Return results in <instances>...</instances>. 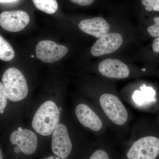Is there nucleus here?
<instances>
[{
  "label": "nucleus",
  "mask_w": 159,
  "mask_h": 159,
  "mask_svg": "<svg viewBox=\"0 0 159 159\" xmlns=\"http://www.w3.org/2000/svg\"><path fill=\"white\" fill-rule=\"evenodd\" d=\"M127 138L122 159H159V127L155 120L140 118Z\"/></svg>",
  "instance_id": "nucleus-1"
},
{
  "label": "nucleus",
  "mask_w": 159,
  "mask_h": 159,
  "mask_svg": "<svg viewBox=\"0 0 159 159\" xmlns=\"http://www.w3.org/2000/svg\"><path fill=\"white\" fill-rule=\"evenodd\" d=\"M76 118L80 124L94 134L97 139L107 136L111 130L105 116L96 105L93 107L81 102L75 109Z\"/></svg>",
  "instance_id": "nucleus-2"
},
{
  "label": "nucleus",
  "mask_w": 159,
  "mask_h": 159,
  "mask_svg": "<svg viewBox=\"0 0 159 159\" xmlns=\"http://www.w3.org/2000/svg\"><path fill=\"white\" fill-rule=\"evenodd\" d=\"M60 119V111L56 103L48 100L38 109L32 119V128L38 134L48 136L51 135Z\"/></svg>",
  "instance_id": "nucleus-3"
},
{
  "label": "nucleus",
  "mask_w": 159,
  "mask_h": 159,
  "mask_svg": "<svg viewBox=\"0 0 159 159\" xmlns=\"http://www.w3.org/2000/svg\"><path fill=\"white\" fill-rule=\"evenodd\" d=\"M3 84L8 99L18 102L25 99L29 93V87L25 77L20 70L16 68L7 69L2 77Z\"/></svg>",
  "instance_id": "nucleus-4"
},
{
  "label": "nucleus",
  "mask_w": 159,
  "mask_h": 159,
  "mask_svg": "<svg viewBox=\"0 0 159 159\" xmlns=\"http://www.w3.org/2000/svg\"><path fill=\"white\" fill-rule=\"evenodd\" d=\"M51 147L54 154L61 159L68 157L72 152L73 142L67 127L64 124L58 123L53 132Z\"/></svg>",
  "instance_id": "nucleus-5"
},
{
  "label": "nucleus",
  "mask_w": 159,
  "mask_h": 159,
  "mask_svg": "<svg viewBox=\"0 0 159 159\" xmlns=\"http://www.w3.org/2000/svg\"><path fill=\"white\" fill-rule=\"evenodd\" d=\"M98 71L103 77L111 79H126L131 74V71L126 64L114 58L102 61L98 65Z\"/></svg>",
  "instance_id": "nucleus-6"
},
{
  "label": "nucleus",
  "mask_w": 159,
  "mask_h": 159,
  "mask_svg": "<svg viewBox=\"0 0 159 159\" xmlns=\"http://www.w3.org/2000/svg\"><path fill=\"white\" fill-rule=\"evenodd\" d=\"M68 52V49L66 46L61 45L50 40L39 42L35 48L37 58L43 62L50 63L60 60Z\"/></svg>",
  "instance_id": "nucleus-7"
},
{
  "label": "nucleus",
  "mask_w": 159,
  "mask_h": 159,
  "mask_svg": "<svg viewBox=\"0 0 159 159\" xmlns=\"http://www.w3.org/2000/svg\"><path fill=\"white\" fill-rule=\"evenodd\" d=\"M123 41L121 34L108 33L99 38L92 46L91 54L95 57H100L113 53L121 47Z\"/></svg>",
  "instance_id": "nucleus-8"
},
{
  "label": "nucleus",
  "mask_w": 159,
  "mask_h": 159,
  "mask_svg": "<svg viewBox=\"0 0 159 159\" xmlns=\"http://www.w3.org/2000/svg\"><path fill=\"white\" fill-rule=\"evenodd\" d=\"M117 142L107 136L97 139L88 159H122V153L117 149Z\"/></svg>",
  "instance_id": "nucleus-9"
},
{
  "label": "nucleus",
  "mask_w": 159,
  "mask_h": 159,
  "mask_svg": "<svg viewBox=\"0 0 159 159\" xmlns=\"http://www.w3.org/2000/svg\"><path fill=\"white\" fill-rule=\"evenodd\" d=\"M30 20V16L26 11H5L0 14V26L6 31L18 32L25 28Z\"/></svg>",
  "instance_id": "nucleus-10"
},
{
  "label": "nucleus",
  "mask_w": 159,
  "mask_h": 159,
  "mask_svg": "<svg viewBox=\"0 0 159 159\" xmlns=\"http://www.w3.org/2000/svg\"><path fill=\"white\" fill-rule=\"evenodd\" d=\"M10 142L16 145L25 154H32L37 148L38 137L36 134L29 129L13 131L10 136Z\"/></svg>",
  "instance_id": "nucleus-11"
},
{
  "label": "nucleus",
  "mask_w": 159,
  "mask_h": 159,
  "mask_svg": "<svg viewBox=\"0 0 159 159\" xmlns=\"http://www.w3.org/2000/svg\"><path fill=\"white\" fill-rule=\"evenodd\" d=\"M78 27L86 34L100 38L108 34L111 27L106 20L101 17H96L82 20Z\"/></svg>",
  "instance_id": "nucleus-12"
},
{
  "label": "nucleus",
  "mask_w": 159,
  "mask_h": 159,
  "mask_svg": "<svg viewBox=\"0 0 159 159\" xmlns=\"http://www.w3.org/2000/svg\"><path fill=\"white\" fill-rule=\"evenodd\" d=\"M38 9L48 14L55 13L58 9L56 0H32Z\"/></svg>",
  "instance_id": "nucleus-13"
},
{
  "label": "nucleus",
  "mask_w": 159,
  "mask_h": 159,
  "mask_svg": "<svg viewBox=\"0 0 159 159\" xmlns=\"http://www.w3.org/2000/svg\"><path fill=\"white\" fill-rule=\"evenodd\" d=\"M15 51L11 45L0 35V59L9 61L14 58Z\"/></svg>",
  "instance_id": "nucleus-14"
},
{
  "label": "nucleus",
  "mask_w": 159,
  "mask_h": 159,
  "mask_svg": "<svg viewBox=\"0 0 159 159\" xmlns=\"http://www.w3.org/2000/svg\"><path fill=\"white\" fill-rule=\"evenodd\" d=\"M146 31L151 37H159V12L157 14L151 16L150 24L147 27Z\"/></svg>",
  "instance_id": "nucleus-15"
},
{
  "label": "nucleus",
  "mask_w": 159,
  "mask_h": 159,
  "mask_svg": "<svg viewBox=\"0 0 159 159\" xmlns=\"http://www.w3.org/2000/svg\"><path fill=\"white\" fill-rule=\"evenodd\" d=\"M144 10L148 13L159 12V0H141Z\"/></svg>",
  "instance_id": "nucleus-16"
},
{
  "label": "nucleus",
  "mask_w": 159,
  "mask_h": 159,
  "mask_svg": "<svg viewBox=\"0 0 159 159\" xmlns=\"http://www.w3.org/2000/svg\"><path fill=\"white\" fill-rule=\"evenodd\" d=\"M8 99V96L4 85L2 83L0 82V114H4Z\"/></svg>",
  "instance_id": "nucleus-17"
},
{
  "label": "nucleus",
  "mask_w": 159,
  "mask_h": 159,
  "mask_svg": "<svg viewBox=\"0 0 159 159\" xmlns=\"http://www.w3.org/2000/svg\"><path fill=\"white\" fill-rule=\"evenodd\" d=\"M72 2L81 6H89L93 4L94 0H70Z\"/></svg>",
  "instance_id": "nucleus-18"
},
{
  "label": "nucleus",
  "mask_w": 159,
  "mask_h": 159,
  "mask_svg": "<svg viewBox=\"0 0 159 159\" xmlns=\"http://www.w3.org/2000/svg\"><path fill=\"white\" fill-rule=\"evenodd\" d=\"M158 115L157 116V117L156 119H155V122H156L157 125L159 127V109L158 110Z\"/></svg>",
  "instance_id": "nucleus-19"
},
{
  "label": "nucleus",
  "mask_w": 159,
  "mask_h": 159,
  "mask_svg": "<svg viewBox=\"0 0 159 159\" xmlns=\"http://www.w3.org/2000/svg\"><path fill=\"white\" fill-rule=\"evenodd\" d=\"M17 0H0V2H15Z\"/></svg>",
  "instance_id": "nucleus-20"
},
{
  "label": "nucleus",
  "mask_w": 159,
  "mask_h": 159,
  "mask_svg": "<svg viewBox=\"0 0 159 159\" xmlns=\"http://www.w3.org/2000/svg\"><path fill=\"white\" fill-rule=\"evenodd\" d=\"M43 159H61L59 157L51 156Z\"/></svg>",
  "instance_id": "nucleus-21"
},
{
  "label": "nucleus",
  "mask_w": 159,
  "mask_h": 159,
  "mask_svg": "<svg viewBox=\"0 0 159 159\" xmlns=\"http://www.w3.org/2000/svg\"><path fill=\"white\" fill-rule=\"evenodd\" d=\"M20 151V148H19L18 147H16L14 148V152H16V153H19Z\"/></svg>",
  "instance_id": "nucleus-22"
},
{
  "label": "nucleus",
  "mask_w": 159,
  "mask_h": 159,
  "mask_svg": "<svg viewBox=\"0 0 159 159\" xmlns=\"http://www.w3.org/2000/svg\"><path fill=\"white\" fill-rule=\"evenodd\" d=\"M0 159H3L2 153L1 148H0Z\"/></svg>",
  "instance_id": "nucleus-23"
},
{
  "label": "nucleus",
  "mask_w": 159,
  "mask_h": 159,
  "mask_svg": "<svg viewBox=\"0 0 159 159\" xmlns=\"http://www.w3.org/2000/svg\"><path fill=\"white\" fill-rule=\"evenodd\" d=\"M23 129L21 128V127H20L19 128H18V130H22Z\"/></svg>",
  "instance_id": "nucleus-24"
},
{
  "label": "nucleus",
  "mask_w": 159,
  "mask_h": 159,
  "mask_svg": "<svg viewBox=\"0 0 159 159\" xmlns=\"http://www.w3.org/2000/svg\"><path fill=\"white\" fill-rule=\"evenodd\" d=\"M59 109L60 111H62V107H60L59 108Z\"/></svg>",
  "instance_id": "nucleus-25"
},
{
  "label": "nucleus",
  "mask_w": 159,
  "mask_h": 159,
  "mask_svg": "<svg viewBox=\"0 0 159 159\" xmlns=\"http://www.w3.org/2000/svg\"><path fill=\"white\" fill-rule=\"evenodd\" d=\"M31 57H34V56L33 55H31Z\"/></svg>",
  "instance_id": "nucleus-26"
},
{
  "label": "nucleus",
  "mask_w": 159,
  "mask_h": 159,
  "mask_svg": "<svg viewBox=\"0 0 159 159\" xmlns=\"http://www.w3.org/2000/svg\"></svg>",
  "instance_id": "nucleus-27"
}]
</instances>
